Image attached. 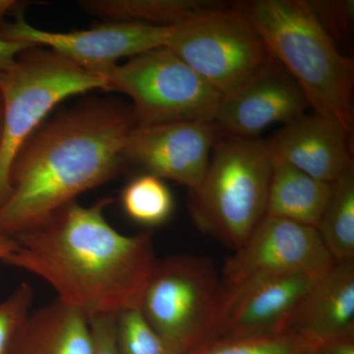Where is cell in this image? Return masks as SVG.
Instances as JSON below:
<instances>
[{"mask_svg":"<svg viewBox=\"0 0 354 354\" xmlns=\"http://www.w3.org/2000/svg\"><path fill=\"white\" fill-rule=\"evenodd\" d=\"M113 202L106 197L90 207L67 205L14 237L17 249L3 262L43 279L58 300L88 320L139 307L157 262L153 232H118L104 215Z\"/></svg>","mask_w":354,"mask_h":354,"instance_id":"obj_1","label":"cell"},{"mask_svg":"<svg viewBox=\"0 0 354 354\" xmlns=\"http://www.w3.org/2000/svg\"><path fill=\"white\" fill-rule=\"evenodd\" d=\"M135 127L132 109L111 100L85 102L43 123L11 167L0 235L14 239L118 176Z\"/></svg>","mask_w":354,"mask_h":354,"instance_id":"obj_2","label":"cell"},{"mask_svg":"<svg viewBox=\"0 0 354 354\" xmlns=\"http://www.w3.org/2000/svg\"><path fill=\"white\" fill-rule=\"evenodd\" d=\"M272 57L301 88L314 113L353 134L354 62L305 0H256L241 4Z\"/></svg>","mask_w":354,"mask_h":354,"instance_id":"obj_3","label":"cell"},{"mask_svg":"<svg viewBox=\"0 0 354 354\" xmlns=\"http://www.w3.org/2000/svg\"><path fill=\"white\" fill-rule=\"evenodd\" d=\"M274 164L269 140L218 138L188 200L195 225L234 251L241 248L265 218Z\"/></svg>","mask_w":354,"mask_h":354,"instance_id":"obj_4","label":"cell"},{"mask_svg":"<svg viewBox=\"0 0 354 354\" xmlns=\"http://www.w3.org/2000/svg\"><path fill=\"white\" fill-rule=\"evenodd\" d=\"M3 122L0 141V207L9 194V174L26 142L44 118L67 97L91 90L108 91L102 77L50 50L30 46L0 72Z\"/></svg>","mask_w":354,"mask_h":354,"instance_id":"obj_5","label":"cell"},{"mask_svg":"<svg viewBox=\"0 0 354 354\" xmlns=\"http://www.w3.org/2000/svg\"><path fill=\"white\" fill-rule=\"evenodd\" d=\"M223 286L208 257L174 255L157 260L139 308L176 354H189L212 339Z\"/></svg>","mask_w":354,"mask_h":354,"instance_id":"obj_6","label":"cell"},{"mask_svg":"<svg viewBox=\"0 0 354 354\" xmlns=\"http://www.w3.org/2000/svg\"><path fill=\"white\" fill-rule=\"evenodd\" d=\"M108 91L132 100L138 127L214 122L221 95L167 46L114 65L102 75Z\"/></svg>","mask_w":354,"mask_h":354,"instance_id":"obj_7","label":"cell"},{"mask_svg":"<svg viewBox=\"0 0 354 354\" xmlns=\"http://www.w3.org/2000/svg\"><path fill=\"white\" fill-rule=\"evenodd\" d=\"M167 46L221 97L274 60L246 14L227 4L174 26Z\"/></svg>","mask_w":354,"mask_h":354,"instance_id":"obj_8","label":"cell"},{"mask_svg":"<svg viewBox=\"0 0 354 354\" xmlns=\"http://www.w3.org/2000/svg\"><path fill=\"white\" fill-rule=\"evenodd\" d=\"M334 263L317 228L265 216L245 243L225 261L221 286L223 291L232 290L297 272L321 276Z\"/></svg>","mask_w":354,"mask_h":354,"instance_id":"obj_9","label":"cell"},{"mask_svg":"<svg viewBox=\"0 0 354 354\" xmlns=\"http://www.w3.org/2000/svg\"><path fill=\"white\" fill-rule=\"evenodd\" d=\"M171 32L172 27L133 22H109L82 31L51 32L34 27L23 15H17L13 23H6L0 29V38L31 46H46L102 77L121 58L167 46Z\"/></svg>","mask_w":354,"mask_h":354,"instance_id":"obj_10","label":"cell"},{"mask_svg":"<svg viewBox=\"0 0 354 354\" xmlns=\"http://www.w3.org/2000/svg\"><path fill=\"white\" fill-rule=\"evenodd\" d=\"M319 277L304 272L283 274L223 291L209 341L270 337L286 332Z\"/></svg>","mask_w":354,"mask_h":354,"instance_id":"obj_11","label":"cell"},{"mask_svg":"<svg viewBox=\"0 0 354 354\" xmlns=\"http://www.w3.org/2000/svg\"><path fill=\"white\" fill-rule=\"evenodd\" d=\"M221 131L214 122H177L155 127L136 125L125 146L127 162L146 174L186 186L199 187Z\"/></svg>","mask_w":354,"mask_h":354,"instance_id":"obj_12","label":"cell"},{"mask_svg":"<svg viewBox=\"0 0 354 354\" xmlns=\"http://www.w3.org/2000/svg\"><path fill=\"white\" fill-rule=\"evenodd\" d=\"M309 104L292 77L276 60L230 94L223 95L214 123L230 136L257 138L266 128L290 122Z\"/></svg>","mask_w":354,"mask_h":354,"instance_id":"obj_13","label":"cell"},{"mask_svg":"<svg viewBox=\"0 0 354 354\" xmlns=\"http://www.w3.org/2000/svg\"><path fill=\"white\" fill-rule=\"evenodd\" d=\"M274 157L323 183L354 169L353 134L318 114H302L269 140Z\"/></svg>","mask_w":354,"mask_h":354,"instance_id":"obj_14","label":"cell"},{"mask_svg":"<svg viewBox=\"0 0 354 354\" xmlns=\"http://www.w3.org/2000/svg\"><path fill=\"white\" fill-rule=\"evenodd\" d=\"M286 332L317 346L354 337V262H335L317 279Z\"/></svg>","mask_w":354,"mask_h":354,"instance_id":"obj_15","label":"cell"},{"mask_svg":"<svg viewBox=\"0 0 354 354\" xmlns=\"http://www.w3.org/2000/svg\"><path fill=\"white\" fill-rule=\"evenodd\" d=\"M11 354H95L90 321L57 299L31 312L14 339Z\"/></svg>","mask_w":354,"mask_h":354,"instance_id":"obj_16","label":"cell"},{"mask_svg":"<svg viewBox=\"0 0 354 354\" xmlns=\"http://www.w3.org/2000/svg\"><path fill=\"white\" fill-rule=\"evenodd\" d=\"M332 184L323 183L274 157L266 216L318 227Z\"/></svg>","mask_w":354,"mask_h":354,"instance_id":"obj_17","label":"cell"},{"mask_svg":"<svg viewBox=\"0 0 354 354\" xmlns=\"http://www.w3.org/2000/svg\"><path fill=\"white\" fill-rule=\"evenodd\" d=\"M79 6L109 22L174 27L225 4L209 0H84Z\"/></svg>","mask_w":354,"mask_h":354,"instance_id":"obj_18","label":"cell"},{"mask_svg":"<svg viewBox=\"0 0 354 354\" xmlns=\"http://www.w3.org/2000/svg\"><path fill=\"white\" fill-rule=\"evenodd\" d=\"M317 230L335 263L354 262V169L332 184Z\"/></svg>","mask_w":354,"mask_h":354,"instance_id":"obj_19","label":"cell"},{"mask_svg":"<svg viewBox=\"0 0 354 354\" xmlns=\"http://www.w3.org/2000/svg\"><path fill=\"white\" fill-rule=\"evenodd\" d=\"M120 201L128 218L148 227L164 225L174 212L171 191L162 179L149 174L130 181L121 192Z\"/></svg>","mask_w":354,"mask_h":354,"instance_id":"obj_20","label":"cell"},{"mask_svg":"<svg viewBox=\"0 0 354 354\" xmlns=\"http://www.w3.org/2000/svg\"><path fill=\"white\" fill-rule=\"evenodd\" d=\"M318 346L304 335L285 332L270 337L214 339L189 354H318Z\"/></svg>","mask_w":354,"mask_h":354,"instance_id":"obj_21","label":"cell"},{"mask_svg":"<svg viewBox=\"0 0 354 354\" xmlns=\"http://www.w3.org/2000/svg\"><path fill=\"white\" fill-rule=\"evenodd\" d=\"M115 335L120 354H176L147 322L139 307L116 315Z\"/></svg>","mask_w":354,"mask_h":354,"instance_id":"obj_22","label":"cell"},{"mask_svg":"<svg viewBox=\"0 0 354 354\" xmlns=\"http://www.w3.org/2000/svg\"><path fill=\"white\" fill-rule=\"evenodd\" d=\"M34 290L29 283H20L0 302V354H11L14 339L31 314Z\"/></svg>","mask_w":354,"mask_h":354,"instance_id":"obj_23","label":"cell"},{"mask_svg":"<svg viewBox=\"0 0 354 354\" xmlns=\"http://www.w3.org/2000/svg\"><path fill=\"white\" fill-rule=\"evenodd\" d=\"M353 1H320L311 2L319 19L326 29L330 26L333 31L344 32L351 24L353 12Z\"/></svg>","mask_w":354,"mask_h":354,"instance_id":"obj_24","label":"cell"},{"mask_svg":"<svg viewBox=\"0 0 354 354\" xmlns=\"http://www.w3.org/2000/svg\"><path fill=\"white\" fill-rule=\"evenodd\" d=\"M116 316H97L90 319L95 354H120L116 346Z\"/></svg>","mask_w":354,"mask_h":354,"instance_id":"obj_25","label":"cell"},{"mask_svg":"<svg viewBox=\"0 0 354 354\" xmlns=\"http://www.w3.org/2000/svg\"><path fill=\"white\" fill-rule=\"evenodd\" d=\"M31 46L0 38V72L13 66L18 55Z\"/></svg>","mask_w":354,"mask_h":354,"instance_id":"obj_26","label":"cell"},{"mask_svg":"<svg viewBox=\"0 0 354 354\" xmlns=\"http://www.w3.org/2000/svg\"><path fill=\"white\" fill-rule=\"evenodd\" d=\"M318 354H354V337L318 344Z\"/></svg>","mask_w":354,"mask_h":354,"instance_id":"obj_27","label":"cell"},{"mask_svg":"<svg viewBox=\"0 0 354 354\" xmlns=\"http://www.w3.org/2000/svg\"><path fill=\"white\" fill-rule=\"evenodd\" d=\"M17 249V242L12 237L0 235V261H4Z\"/></svg>","mask_w":354,"mask_h":354,"instance_id":"obj_28","label":"cell"},{"mask_svg":"<svg viewBox=\"0 0 354 354\" xmlns=\"http://www.w3.org/2000/svg\"><path fill=\"white\" fill-rule=\"evenodd\" d=\"M19 2L15 0H0V29L6 24V16L11 12H18Z\"/></svg>","mask_w":354,"mask_h":354,"instance_id":"obj_29","label":"cell"},{"mask_svg":"<svg viewBox=\"0 0 354 354\" xmlns=\"http://www.w3.org/2000/svg\"><path fill=\"white\" fill-rule=\"evenodd\" d=\"M2 122H3V99H2L1 88H0V141H1Z\"/></svg>","mask_w":354,"mask_h":354,"instance_id":"obj_30","label":"cell"}]
</instances>
